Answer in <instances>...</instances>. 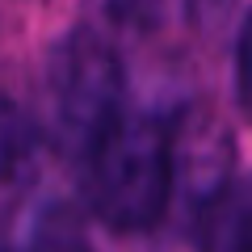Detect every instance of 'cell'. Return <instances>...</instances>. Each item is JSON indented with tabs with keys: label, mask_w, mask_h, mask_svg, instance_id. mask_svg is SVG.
I'll return each instance as SVG.
<instances>
[{
	"label": "cell",
	"mask_w": 252,
	"mask_h": 252,
	"mask_svg": "<svg viewBox=\"0 0 252 252\" xmlns=\"http://www.w3.org/2000/svg\"><path fill=\"white\" fill-rule=\"evenodd\" d=\"M235 97H240L244 118L252 122V13L244 17L240 46H235Z\"/></svg>",
	"instance_id": "7"
},
{
	"label": "cell",
	"mask_w": 252,
	"mask_h": 252,
	"mask_svg": "<svg viewBox=\"0 0 252 252\" xmlns=\"http://www.w3.org/2000/svg\"><path fill=\"white\" fill-rule=\"evenodd\" d=\"M231 185V135L210 114H189L172 126V198L206 210Z\"/></svg>",
	"instance_id": "3"
},
{
	"label": "cell",
	"mask_w": 252,
	"mask_h": 252,
	"mask_svg": "<svg viewBox=\"0 0 252 252\" xmlns=\"http://www.w3.org/2000/svg\"><path fill=\"white\" fill-rule=\"evenodd\" d=\"M105 9L118 26L139 30V34H152V30L177 26L181 17H193L189 0H105Z\"/></svg>",
	"instance_id": "6"
},
{
	"label": "cell",
	"mask_w": 252,
	"mask_h": 252,
	"mask_svg": "<svg viewBox=\"0 0 252 252\" xmlns=\"http://www.w3.org/2000/svg\"><path fill=\"white\" fill-rule=\"evenodd\" d=\"M42 147V122L17 67H0V181H13L34 164Z\"/></svg>",
	"instance_id": "4"
},
{
	"label": "cell",
	"mask_w": 252,
	"mask_h": 252,
	"mask_svg": "<svg viewBox=\"0 0 252 252\" xmlns=\"http://www.w3.org/2000/svg\"><path fill=\"white\" fill-rule=\"evenodd\" d=\"M126 72L118 51L97 30H67L42 63V109L67 152L89 156L97 139L122 118Z\"/></svg>",
	"instance_id": "2"
},
{
	"label": "cell",
	"mask_w": 252,
	"mask_h": 252,
	"mask_svg": "<svg viewBox=\"0 0 252 252\" xmlns=\"http://www.w3.org/2000/svg\"><path fill=\"white\" fill-rule=\"evenodd\" d=\"M89 210L114 231H147L172 202V126L122 114L84 156Z\"/></svg>",
	"instance_id": "1"
},
{
	"label": "cell",
	"mask_w": 252,
	"mask_h": 252,
	"mask_svg": "<svg viewBox=\"0 0 252 252\" xmlns=\"http://www.w3.org/2000/svg\"><path fill=\"white\" fill-rule=\"evenodd\" d=\"M30 252H93V248L80 240V235H72V231H42L34 244H30Z\"/></svg>",
	"instance_id": "8"
},
{
	"label": "cell",
	"mask_w": 252,
	"mask_h": 252,
	"mask_svg": "<svg viewBox=\"0 0 252 252\" xmlns=\"http://www.w3.org/2000/svg\"><path fill=\"white\" fill-rule=\"evenodd\" d=\"M202 252H252V177L231 185L198 215Z\"/></svg>",
	"instance_id": "5"
}]
</instances>
